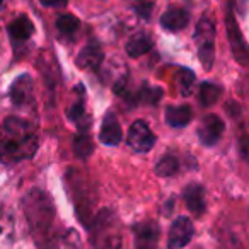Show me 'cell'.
Masks as SVG:
<instances>
[{
	"label": "cell",
	"instance_id": "44dd1931",
	"mask_svg": "<svg viewBox=\"0 0 249 249\" xmlns=\"http://www.w3.org/2000/svg\"><path fill=\"white\" fill-rule=\"evenodd\" d=\"M179 159L176 156H164L159 162L156 164V174L162 178H173L179 173Z\"/></svg>",
	"mask_w": 249,
	"mask_h": 249
},
{
	"label": "cell",
	"instance_id": "e0dca14e",
	"mask_svg": "<svg viewBox=\"0 0 249 249\" xmlns=\"http://www.w3.org/2000/svg\"><path fill=\"white\" fill-rule=\"evenodd\" d=\"M152 46H154V39L150 38L147 33H137L135 36L130 38V41L126 43L124 50H126L128 56H132V58H139V56L149 53L150 50H152Z\"/></svg>",
	"mask_w": 249,
	"mask_h": 249
},
{
	"label": "cell",
	"instance_id": "7c38bea8",
	"mask_svg": "<svg viewBox=\"0 0 249 249\" xmlns=\"http://www.w3.org/2000/svg\"><path fill=\"white\" fill-rule=\"evenodd\" d=\"M99 139L104 145H118L123 139V132H121L120 121L116 120L113 113H106L103 120V124H101V132H99Z\"/></svg>",
	"mask_w": 249,
	"mask_h": 249
},
{
	"label": "cell",
	"instance_id": "8992f818",
	"mask_svg": "<svg viewBox=\"0 0 249 249\" xmlns=\"http://www.w3.org/2000/svg\"><path fill=\"white\" fill-rule=\"evenodd\" d=\"M225 130V123L217 116V114H208L201 120L198 126V139L205 147H213L222 139Z\"/></svg>",
	"mask_w": 249,
	"mask_h": 249
},
{
	"label": "cell",
	"instance_id": "ba28073f",
	"mask_svg": "<svg viewBox=\"0 0 249 249\" xmlns=\"http://www.w3.org/2000/svg\"><path fill=\"white\" fill-rule=\"evenodd\" d=\"M227 33H229V39H231V46H232V52H234L235 60H237L239 63H242V65H248V62H249L248 45H246L244 38H242L237 21L234 19L232 9L227 11Z\"/></svg>",
	"mask_w": 249,
	"mask_h": 249
},
{
	"label": "cell",
	"instance_id": "52a82bcc",
	"mask_svg": "<svg viewBox=\"0 0 249 249\" xmlns=\"http://www.w3.org/2000/svg\"><path fill=\"white\" fill-rule=\"evenodd\" d=\"M195 234L193 222L188 217H178L169 229V249H183Z\"/></svg>",
	"mask_w": 249,
	"mask_h": 249
},
{
	"label": "cell",
	"instance_id": "2e32d148",
	"mask_svg": "<svg viewBox=\"0 0 249 249\" xmlns=\"http://www.w3.org/2000/svg\"><path fill=\"white\" fill-rule=\"evenodd\" d=\"M166 123L173 128H183L188 126L193 120V111L190 106L183 104V106H167L166 109Z\"/></svg>",
	"mask_w": 249,
	"mask_h": 249
},
{
	"label": "cell",
	"instance_id": "ac0fdd59",
	"mask_svg": "<svg viewBox=\"0 0 249 249\" xmlns=\"http://www.w3.org/2000/svg\"><path fill=\"white\" fill-rule=\"evenodd\" d=\"M75 90L79 94H77V101L70 106L69 109V120L73 121V123L77 124L80 128V132L82 130H86V126L89 128V121H84L86 120V103H84V87L82 86H77Z\"/></svg>",
	"mask_w": 249,
	"mask_h": 249
},
{
	"label": "cell",
	"instance_id": "484cf974",
	"mask_svg": "<svg viewBox=\"0 0 249 249\" xmlns=\"http://www.w3.org/2000/svg\"><path fill=\"white\" fill-rule=\"evenodd\" d=\"M45 7H55V9H58V7H65L67 4H69V0H39Z\"/></svg>",
	"mask_w": 249,
	"mask_h": 249
},
{
	"label": "cell",
	"instance_id": "d4e9b609",
	"mask_svg": "<svg viewBox=\"0 0 249 249\" xmlns=\"http://www.w3.org/2000/svg\"><path fill=\"white\" fill-rule=\"evenodd\" d=\"M154 7V2L152 0H135V11L140 18L143 19H149L150 18V11Z\"/></svg>",
	"mask_w": 249,
	"mask_h": 249
},
{
	"label": "cell",
	"instance_id": "7a4b0ae2",
	"mask_svg": "<svg viewBox=\"0 0 249 249\" xmlns=\"http://www.w3.org/2000/svg\"><path fill=\"white\" fill-rule=\"evenodd\" d=\"M24 212L35 234H46L55 218V208L48 195L31 190L24 198Z\"/></svg>",
	"mask_w": 249,
	"mask_h": 249
},
{
	"label": "cell",
	"instance_id": "7402d4cb",
	"mask_svg": "<svg viewBox=\"0 0 249 249\" xmlns=\"http://www.w3.org/2000/svg\"><path fill=\"white\" fill-rule=\"evenodd\" d=\"M222 96V87L217 86V84H212V82H205L201 84L200 87V101L205 107H210L220 99Z\"/></svg>",
	"mask_w": 249,
	"mask_h": 249
},
{
	"label": "cell",
	"instance_id": "5b68a950",
	"mask_svg": "<svg viewBox=\"0 0 249 249\" xmlns=\"http://www.w3.org/2000/svg\"><path fill=\"white\" fill-rule=\"evenodd\" d=\"M126 142L132 147L135 152H149L150 149L156 143V137H154L152 130L149 128V124L143 120H137L132 123L128 130V137H126Z\"/></svg>",
	"mask_w": 249,
	"mask_h": 249
},
{
	"label": "cell",
	"instance_id": "9a60e30c",
	"mask_svg": "<svg viewBox=\"0 0 249 249\" xmlns=\"http://www.w3.org/2000/svg\"><path fill=\"white\" fill-rule=\"evenodd\" d=\"M184 201H186V207L191 213H195L196 217L203 215L205 208H207V201H205V190L200 184H190V186L184 190Z\"/></svg>",
	"mask_w": 249,
	"mask_h": 249
},
{
	"label": "cell",
	"instance_id": "6da1fadb",
	"mask_svg": "<svg viewBox=\"0 0 249 249\" xmlns=\"http://www.w3.org/2000/svg\"><path fill=\"white\" fill-rule=\"evenodd\" d=\"M39 147L35 124L11 116L0 126V160L7 164L31 159Z\"/></svg>",
	"mask_w": 249,
	"mask_h": 249
},
{
	"label": "cell",
	"instance_id": "5bb4252c",
	"mask_svg": "<svg viewBox=\"0 0 249 249\" xmlns=\"http://www.w3.org/2000/svg\"><path fill=\"white\" fill-rule=\"evenodd\" d=\"M35 33V26L29 21L28 16H19L18 19L9 24V36L12 39V45H22L26 43Z\"/></svg>",
	"mask_w": 249,
	"mask_h": 249
},
{
	"label": "cell",
	"instance_id": "603a6c76",
	"mask_svg": "<svg viewBox=\"0 0 249 249\" xmlns=\"http://www.w3.org/2000/svg\"><path fill=\"white\" fill-rule=\"evenodd\" d=\"M195 80H196L195 79V72H191L190 69H181L176 73V87L181 96H190L193 92Z\"/></svg>",
	"mask_w": 249,
	"mask_h": 249
},
{
	"label": "cell",
	"instance_id": "277c9868",
	"mask_svg": "<svg viewBox=\"0 0 249 249\" xmlns=\"http://www.w3.org/2000/svg\"><path fill=\"white\" fill-rule=\"evenodd\" d=\"M195 41L198 46V58L205 70L213 67L215 60V26L208 18H201L195 29Z\"/></svg>",
	"mask_w": 249,
	"mask_h": 249
},
{
	"label": "cell",
	"instance_id": "9c48e42d",
	"mask_svg": "<svg viewBox=\"0 0 249 249\" xmlns=\"http://www.w3.org/2000/svg\"><path fill=\"white\" fill-rule=\"evenodd\" d=\"M133 235L137 249H156L160 237V229L152 220L140 222L133 227Z\"/></svg>",
	"mask_w": 249,
	"mask_h": 249
},
{
	"label": "cell",
	"instance_id": "cb8c5ba5",
	"mask_svg": "<svg viewBox=\"0 0 249 249\" xmlns=\"http://www.w3.org/2000/svg\"><path fill=\"white\" fill-rule=\"evenodd\" d=\"M162 97V89L160 87H143L139 92L140 104H149V106H156Z\"/></svg>",
	"mask_w": 249,
	"mask_h": 249
},
{
	"label": "cell",
	"instance_id": "8fae6325",
	"mask_svg": "<svg viewBox=\"0 0 249 249\" xmlns=\"http://www.w3.org/2000/svg\"><path fill=\"white\" fill-rule=\"evenodd\" d=\"M190 24V12L183 7H171L160 18V26L166 31L178 33Z\"/></svg>",
	"mask_w": 249,
	"mask_h": 249
},
{
	"label": "cell",
	"instance_id": "30bf717a",
	"mask_svg": "<svg viewBox=\"0 0 249 249\" xmlns=\"http://www.w3.org/2000/svg\"><path fill=\"white\" fill-rule=\"evenodd\" d=\"M11 101L14 106H26V104L31 103L33 99V79L28 73H22L18 79L14 80L11 87Z\"/></svg>",
	"mask_w": 249,
	"mask_h": 249
},
{
	"label": "cell",
	"instance_id": "d6986e66",
	"mask_svg": "<svg viewBox=\"0 0 249 249\" xmlns=\"http://www.w3.org/2000/svg\"><path fill=\"white\" fill-rule=\"evenodd\" d=\"M72 147H73V154H75L79 159H87V157L92 154V149H94L89 132L82 130L80 133H77V135L73 137Z\"/></svg>",
	"mask_w": 249,
	"mask_h": 249
},
{
	"label": "cell",
	"instance_id": "3957f363",
	"mask_svg": "<svg viewBox=\"0 0 249 249\" xmlns=\"http://www.w3.org/2000/svg\"><path fill=\"white\" fill-rule=\"evenodd\" d=\"M90 241L94 249H120L121 231L116 215L111 210H101L90 225Z\"/></svg>",
	"mask_w": 249,
	"mask_h": 249
},
{
	"label": "cell",
	"instance_id": "4fadbf2b",
	"mask_svg": "<svg viewBox=\"0 0 249 249\" xmlns=\"http://www.w3.org/2000/svg\"><path fill=\"white\" fill-rule=\"evenodd\" d=\"M103 58H104L103 48L97 43L92 41L80 50L79 56H77V67L82 70H96L101 67Z\"/></svg>",
	"mask_w": 249,
	"mask_h": 249
},
{
	"label": "cell",
	"instance_id": "ffe728a7",
	"mask_svg": "<svg viewBox=\"0 0 249 249\" xmlns=\"http://www.w3.org/2000/svg\"><path fill=\"white\" fill-rule=\"evenodd\" d=\"M80 29V21L72 14H63L56 19V31L65 38H73Z\"/></svg>",
	"mask_w": 249,
	"mask_h": 249
}]
</instances>
